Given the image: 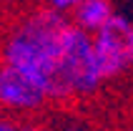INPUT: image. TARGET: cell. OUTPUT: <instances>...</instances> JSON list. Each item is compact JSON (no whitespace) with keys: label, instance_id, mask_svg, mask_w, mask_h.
<instances>
[{"label":"cell","instance_id":"6da1fadb","mask_svg":"<svg viewBox=\"0 0 133 131\" xmlns=\"http://www.w3.org/2000/svg\"><path fill=\"white\" fill-rule=\"evenodd\" d=\"M68 28L70 18L50 10L45 3L18 10L0 28V63L38 76L50 91Z\"/></svg>","mask_w":133,"mask_h":131},{"label":"cell","instance_id":"5b68a950","mask_svg":"<svg viewBox=\"0 0 133 131\" xmlns=\"http://www.w3.org/2000/svg\"><path fill=\"white\" fill-rule=\"evenodd\" d=\"M118 13L113 0H81L78 8L70 13V23L85 33H98L113 15Z\"/></svg>","mask_w":133,"mask_h":131},{"label":"cell","instance_id":"3957f363","mask_svg":"<svg viewBox=\"0 0 133 131\" xmlns=\"http://www.w3.org/2000/svg\"><path fill=\"white\" fill-rule=\"evenodd\" d=\"M93 48L105 83L133 71V18L116 13L98 33H93Z\"/></svg>","mask_w":133,"mask_h":131},{"label":"cell","instance_id":"277c9868","mask_svg":"<svg viewBox=\"0 0 133 131\" xmlns=\"http://www.w3.org/2000/svg\"><path fill=\"white\" fill-rule=\"evenodd\" d=\"M50 103L53 98L45 81H40L28 71L0 63V114L28 118L40 114Z\"/></svg>","mask_w":133,"mask_h":131},{"label":"cell","instance_id":"7a4b0ae2","mask_svg":"<svg viewBox=\"0 0 133 131\" xmlns=\"http://www.w3.org/2000/svg\"><path fill=\"white\" fill-rule=\"evenodd\" d=\"M103 86L105 81L98 71L93 35L70 23L65 45L60 53V63L55 68V76L50 83L53 103H73V101L93 98Z\"/></svg>","mask_w":133,"mask_h":131},{"label":"cell","instance_id":"ba28073f","mask_svg":"<svg viewBox=\"0 0 133 131\" xmlns=\"http://www.w3.org/2000/svg\"><path fill=\"white\" fill-rule=\"evenodd\" d=\"M20 131H50L45 124H40V121H23Z\"/></svg>","mask_w":133,"mask_h":131},{"label":"cell","instance_id":"30bf717a","mask_svg":"<svg viewBox=\"0 0 133 131\" xmlns=\"http://www.w3.org/2000/svg\"><path fill=\"white\" fill-rule=\"evenodd\" d=\"M63 131H83L81 126H68V129H63Z\"/></svg>","mask_w":133,"mask_h":131},{"label":"cell","instance_id":"8992f818","mask_svg":"<svg viewBox=\"0 0 133 131\" xmlns=\"http://www.w3.org/2000/svg\"><path fill=\"white\" fill-rule=\"evenodd\" d=\"M43 3L50 8V10H55V13H60V15H65V18H70V13L78 8V3H81V0H43Z\"/></svg>","mask_w":133,"mask_h":131},{"label":"cell","instance_id":"9c48e42d","mask_svg":"<svg viewBox=\"0 0 133 131\" xmlns=\"http://www.w3.org/2000/svg\"><path fill=\"white\" fill-rule=\"evenodd\" d=\"M15 5H20V0H0V10H10Z\"/></svg>","mask_w":133,"mask_h":131},{"label":"cell","instance_id":"52a82bcc","mask_svg":"<svg viewBox=\"0 0 133 131\" xmlns=\"http://www.w3.org/2000/svg\"><path fill=\"white\" fill-rule=\"evenodd\" d=\"M23 121L15 116H8V114H0V131H20Z\"/></svg>","mask_w":133,"mask_h":131}]
</instances>
